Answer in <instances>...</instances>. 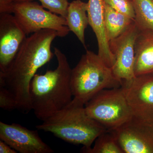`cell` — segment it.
Returning <instances> with one entry per match:
<instances>
[{
    "mask_svg": "<svg viewBox=\"0 0 153 153\" xmlns=\"http://www.w3.org/2000/svg\"><path fill=\"white\" fill-rule=\"evenodd\" d=\"M134 21L105 3V28L108 41L120 36Z\"/></svg>",
    "mask_w": 153,
    "mask_h": 153,
    "instance_id": "15",
    "label": "cell"
},
{
    "mask_svg": "<svg viewBox=\"0 0 153 153\" xmlns=\"http://www.w3.org/2000/svg\"><path fill=\"white\" fill-rule=\"evenodd\" d=\"M135 22L141 32H153V0H132Z\"/></svg>",
    "mask_w": 153,
    "mask_h": 153,
    "instance_id": "16",
    "label": "cell"
},
{
    "mask_svg": "<svg viewBox=\"0 0 153 153\" xmlns=\"http://www.w3.org/2000/svg\"><path fill=\"white\" fill-rule=\"evenodd\" d=\"M103 0H88L87 14L90 25L95 33L98 44V55L108 67L112 68L115 57L110 49L104 23Z\"/></svg>",
    "mask_w": 153,
    "mask_h": 153,
    "instance_id": "12",
    "label": "cell"
},
{
    "mask_svg": "<svg viewBox=\"0 0 153 153\" xmlns=\"http://www.w3.org/2000/svg\"><path fill=\"white\" fill-rule=\"evenodd\" d=\"M80 152L84 153H124L114 134L108 130L102 134L96 139L93 147H83Z\"/></svg>",
    "mask_w": 153,
    "mask_h": 153,
    "instance_id": "17",
    "label": "cell"
},
{
    "mask_svg": "<svg viewBox=\"0 0 153 153\" xmlns=\"http://www.w3.org/2000/svg\"><path fill=\"white\" fill-rule=\"evenodd\" d=\"M13 14L27 35L50 29L56 31L58 37H64L70 32L65 18L46 10L36 2L16 3Z\"/></svg>",
    "mask_w": 153,
    "mask_h": 153,
    "instance_id": "6",
    "label": "cell"
},
{
    "mask_svg": "<svg viewBox=\"0 0 153 153\" xmlns=\"http://www.w3.org/2000/svg\"><path fill=\"white\" fill-rule=\"evenodd\" d=\"M41 5L53 13L66 19L69 3L68 0H39Z\"/></svg>",
    "mask_w": 153,
    "mask_h": 153,
    "instance_id": "18",
    "label": "cell"
},
{
    "mask_svg": "<svg viewBox=\"0 0 153 153\" xmlns=\"http://www.w3.org/2000/svg\"><path fill=\"white\" fill-rule=\"evenodd\" d=\"M109 131L124 153H153V122L133 117L119 127Z\"/></svg>",
    "mask_w": 153,
    "mask_h": 153,
    "instance_id": "7",
    "label": "cell"
},
{
    "mask_svg": "<svg viewBox=\"0 0 153 153\" xmlns=\"http://www.w3.org/2000/svg\"><path fill=\"white\" fill-rule=\"evenodd\" d=\"M88 6V3L81 0L72 1L69 3L66 18L69 30L75 34L85 49V31L89 25Z\"/></svg>",
    "mask_w": 153,
    "mask_h": 153,
    "instance_id": "14",
    "label": "cell"
},
{
    "mask_svg": "<svg viewBox=\"0 0 153 153\" xmlns=\"http://www.w3.org/2000/svg\"><path fill=\"white\" fill-rule=\"evenodd\" d=\"M14 15H0V72H4L27 37Z\"/></svg>",
    "mask_w": 153,
    "mask_h": 153,
    "instance_id": "11",
    "label": "cell"
},
{
    "mask_svg": "<svg viewBox=\"0 0 153 153\" xmlns=\"http://www.w3.org/2000/svg\"><path fill=\"white\" fill-rule=\"evenodd\" d=\"M140 30L134 22L120 36L109 41L110 49L115 57L111 68L114 76L120 81H130L134 73V46Z\"/></svg>",
    "mask_w": 153,
    "mask_h": 153,
    "instance_id": "9",
    "label": "cell"
},
{
    "mask_svg": "<svg viewBox=\"0 0 153 153\" xmlns=\"http://www.w3.org/2000/svg\"><path fill=\"white\" fill-rule=\"evenodd\" d=\"M134 52L135 76L153 74V32L140 31Z\"/></svg>",
    "mask_w": 153,
    "mask_h": 153,
    "instance_id": "13",
    "label": "cell"
},
{
    "mask_svg": "<svg viewBox=\"0 0 153 153\" xmlns=\"http://www.w3.org/2000/svg\"><path fill=\"white\" fill-rule=\"evenodd\" d=\"M121 87L134 117L153 122V74L123 81Z\"/></svg>",
    "mask_w": 153,
    "mask_h": 153,
    "instance_id": "8",
    "label": "cell"
},
{
    "mask_svg": "<svg viewBox=\"0 0 153 153\" xmlns=\"http://www.w3.org/2000/svg\"><path fill=\"white\" fill-rule=\"evenodd\" d=\"M16 151L7 144L1 140L0 141V153H16Z\"/></svg>",
    "mask_w": 153,
    "mask_h": 153,
    "instance_id": "22",
    "label": "cell"
},
{
    "mask_svg": "<svg viewBox=\"0 0 153 153\" xmlns=\"http://www.w3.org/2000/svg\"><path fill=\"white\" fill-rule=\"evenodd\" d=\"M16 4L14 0H0V13H13Z\"/></svg>",
    "mask_w": 153,
    "mask_h": 153,
    "instance_id": "21",
    "label": "cell"
},
{
    "mask_svg": "<svg viewBox=\"0 0 153 153\" xmlns=\"http://www.w3.org/2000/svg\"><path fill=\"white\" fill-rule=\"evenodd\" d=\"M57 68L44 74H36L30 85L32 109L37 118L46 120L67 106L73 97L71 86V68L67 57L54 48Z\"/></svg>",
    "mask_w": 153,
    "mask_h": 153,
    "instance_id": "2",
    "label": "cell"
},
{
    "mask_svg": "<svg viewBox=\"0 0 153 153\" xmlns=\"http://www.w3.org/2000/svg\"><path fill=\"white\" fill-rule=\"evenodd\" d=\"M33 0H14L16 3L24 2L30 1Z\"/></svg>",
    "mask_w": 153,
    "mask_h": 153,
    "instance_id": "23",
    "label": "cell"
},
{
    "mask_svg": "<svg viewBox=\"0 0 153 153\" xmlns=\"http://www.w3.org/2000/svg\"><path fill=\"white\" fill-rule=\"evenodd\" d=\"M0 107L8 111L17 109L16 101L13 94L5 86H0Z\"/></svg>",
    "mask_w": 153,
    "mask_h": 153,
    "instance_id": "20",
    "label": "cell"
},
{
    "mask_svg": "<svg viewBox=\"0 0 153 153\" xmlns=\"http://www.w3.org/2000/svg\"><path fill=\"white\" fill-rule=\"evenodd\" d=\"M36 128L51 133L66 142L85 148L91 147L100 134L108 131L87 114L85 105L74 98Z\"/></svg>",
    "mask_w": 153,
    "mask_h": 153,
    "instance_id": "3",
    "label": "cell"
},
{
    "mask_svg": "<svg viewBox=\"0 0 153 153\" xmlns=\"http://www.w3.org/2000/svg\"><path fill=\"white\" fill-rule=\"evenodd\" d=\"M85 108L91 117L109 131L134 117L121 87L102 90L85 103Z\"/></svg>",
    "mask_w": 153,
    "mask_h": 153,
    "instance_id": "5",
    "label": "cell"
},
{
    "mask_svg": "<svg viewBox=\"0 0 153 153\" xmlns=\"http://www.w3.org/2000/svg\"><path fill=\"white\" fill-rule=\"evenodd\" d=\"M104 3L119 13L135 20V12L132 0H103Z\"/></svg>",
    "mask_w": 153,
    "mask_h": 153,
    "instance_id": "19",
    "label": "cell"
},
{
    "mask_svg": "<svg viewBox=\"0 0 153 153\" xmlns=\"http://www.w3.org/2000/svg\"><path fill=\"white\" fill-rule=\"evenodd\" d=\"M122 81L113 73L98 54L86 50L71 69V86L73 98L85 105L102 90L121 87Z\"/></svg>",
    "mask_w": 153,
    "mask_h": 153,
    "instance_id": "4",
    "label": "cell"
},
{
    "mask_svg": "<svg viewBox=\"0 0 153 153\" xmlns=\"http://www.w3.org/2000/svg\"><path fill=\"white\" fill-rule=\"evenodd\" d=\"M58 33L44 29L33 33L22 43L16 55L4 72H0V86L10 91L17 102V109L24 113L32 110L30 85L38 69L55 55L51 50Z\"/></svg>",
    "mask_w": 153,
    "mask_h": 153,
    "instance_id": "1",
    "label": "cell"
},
{
    "mask_svg": "<svg viewBox=\"0 0 153 153\" xmlns=\"http://www.w3.org/2000/svg\"><path fill=\"white\" fill-rule=\"evenodd\" d=\"M0 139L21 153H52L54 151L39 136L38 132L19 124L0 122Z\"/></svg>",
    "mask_w": 153,
    "mask_h": 153,
    "instance_id": "10",
    "label": "cell"
}]
</instances>
